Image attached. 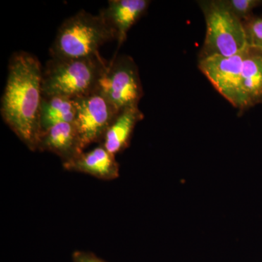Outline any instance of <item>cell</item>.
<instances>
[{"instance_id":"obj_13","label":"cell","mask_w":262,"mask_h":262,"mask_svg":"<svg viewBox=\"0 0 262 262\" xmlns=\"http://www.w3.org/2000/svg\"><path fill=\"white\" fill-rule=\"evenodd\" d=\"M77 99L42 95L39 112L41 131L64 122H75Z\"/></svg>"},{"instance_id":"obj_15","label":"cell","mask_w":262,"mask_h":262,"mask_svg":"<svg viewBox=\"0 0 262 262\" xmlns=\"http://www.w3.org/2000/svg\"><path fill=\"white\" fill-rule=\"evenodd\" d=\"M227 8L244 21L253 15L255 8L262 5V0H224Z\"/></svg>"},{"instance_id":"obj_14","label":"cell","mask_w":262,"mask_h":262,"mask_svg":"<svg viewBox=\"0 0 262 262\" xmlns=\"http://www.w3.org/2000/svg\"><path fill=\"white\" fill-rule=\"evenodd\" d=\"M243 22L248 46L262 50V16L253 14Z\"/></svg>"},{"instance_id":"obj_10","label":"cell","mask_w":262,"mask_h":262,"mask_svg":"<svg viewBox=\"0 0 262 262\" xmlns=\"http://www.w3.org/2000/svg\"><path fill=\"white\" fill-rule=\"evenodd\" d=\"M69 171L87 174L103 181L115 180L120 177V165L115 155L99 144L97 147L82 154L73 161L63 165Z\"/></svg>"},{"instance_id":"obj_12","label":"cell","mask_w":262,"mask_h":262,"mask_svg":"<svg viewBox=\"0 0 262 262\" xmlns=\"http://www.w3.org/2000/svg\"><path fill=\"white\" fill-rule=\"evenodd\" d=\"M144 118V113L139 106L120 110L108 127L101 144L114 155L122 152L130 145L136 125Z\"/></svg>"},{"instance_id":"obj_4","label":"cell","mask_w":262,"mask_h":262,"mask_svg":"<svg viewBox=\"0 0 262 262\" xmlns=\"http://www.w3.org/2000/svg\"><path fill=\"white\" fill-rule=\"evenodd\" d=\"M198 3L206 25L199 58L232 56L247 47L244 22L227 8L224 0H202Z\"/></svg>"},{"instance_id":"obj_11","label":"cell","mask_w":262,"mask_h":262,"mask_svg":"<svg viewBox=\"0 0 262 262\" xmlns=\"http://www.w3.org/2000/svg\"><path fill=\"white\" fill-rule=\"evenodd\" d=\"M241 93L244 110L262 103V50L248 46L245 50Z\"/></svg>"},{"instance_id":"obj_9","label":"cell","mask_w":262,"mask_h":262,"mask_svg":"<svg viewBox=\"0 0 262 262\" xmlns=\"http://www.w3.org/2000/svg\"><path fill=\"white\" fill-rule=\"evenodd\" d=\"M149 0H110L106 8L100 10L106 24L117 41V49L125 42L131 27L146 14Z\"/></svg>"},{"instance_id":"obj_7","label":"cell","mask_w":262,"mask_h":262,"mask_svg":"<svg viewBox=\"0 0 262 262\" xmlns=\"http://www.w3.org/2000/svg\"><path fill=\"white\" fill-rule=\"evenodd\" d=\"M246 48L232 56H211L198 59V68L202 73L224 98L238 110L239 114L245 112L241 72Z\"/></svg>"},{"instance_id":"obj_3","label":"cell","mask_w":262,"mask_h":262,"mask_svg":"<svg viewBox=\"0 0 262 262\" xmlns=\"http://www.w3.org/2000/svg\"><path fill=\"white\" fill-rule=\"evenodd\" d=\"M112 40L116 38L103 17L82 10L60 26L50 54L53 58H86L99 53V48Z\"/></svg>"},{"instance_id":"obj_6","label":"cell","mask_w":262,"mask_h":262,"mask_svg":"<svg viewBox=\"0 0 262 262\" xmlns=\"http://www.w3.org/2000/svg\"><path fill=\"white\" fill-rule=\"evenodd\" d=\"M117 113V108L101 89L94 94L77 98L75 124L83 149L94 143L101 144L103 142Z\"/></svg>"},{"instance_id":"obj_2","label":"cell","mask_w":262,"mask_h":262,"mask_svg":"<svg viewBox=\"0 0 262 262\" xmlns=\"http://www.w3.org/2000/svg\"><path fill=\"white\" fill-rule=\"evenodd\" d=\"M100 53L80 58H53L42 70V95L77 99L94 94L107 70Z\"/></svg>"},{"instance_id":"obj_8","label":"cell","mask_w":262,"mask_h":262,"mask_svg":"<svg viewBox=\"0 0 262 262\" xmlns=\"http://www.w3.org/2000/svg\"><path fill=\"white\" fill-rule=\"evenodd\" d=\"M83 150L75 122L58 124L41 131L38 139L37 151L53 153L63 165L78 158Z\"/></svg>"},{"instance_id":"obj_1","label":"cell","mask_w":262,"mask_h":262,"mask_svg":"<svg viewBox=\"0 0 262 262\" xmlns=\"http://www.w3.org/2000/svg\"><path fill=\"white\" fill-rule=\"evenodd\" d=\"M42 70L40 61L32 53H13L0 107L5 124L33 151H37L40 134Z\"/></svg>"},{"instance_id":"obj_5","label":"cell","mask_w":262,"mask_h":262,"mask_svg":"<svg viewBox=\"0 0 262 262\" xmlns=\"http://www.w3.org/2000/svg\"><path fill=\"white\" fill-rule=\"evenodd\" d=\"M100 89L118 112L139 106L144 91L134 58L127 55L115 54L108 61Z\"/></svg>"},{"instance_id":"obj_16","label":"cell","mask_w":262,"mask_h":262,"mask_svg":"<svg viewBox=\"0 0 262 262\" xmlns=\"http://www.w3.org/2000/svg\"><path fill=\"white\" fill-rule=\"evenodd\" d=\"M72 257V262H106L89 251H75Z\"/></svg>"}]
</instances>
